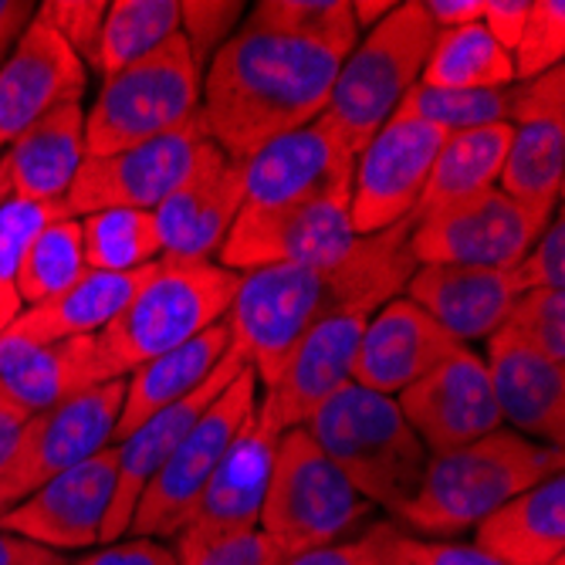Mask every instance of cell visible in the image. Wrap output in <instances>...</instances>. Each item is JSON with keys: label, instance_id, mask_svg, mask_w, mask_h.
I'll return each mask as SVG.
<instances>
[{"label": "cell", "instance_id": "cell-14", "mask_svg": "<svg viewBox=\"0 0 565 565\" xmlns=\"http://www.w3.org/2000/svg\"><path fill=\"white\" fill-rule=\"evenodd\" d=\"M396 403L430 457L475 444L504 424L484 359L468 345H454L427 376L406 386Z\"/></svg>", "mask_w": 565, "mask_h": 565}, {"label": "cell", "instance_id": "cell-44", "mask_svg": "<svg viewBox=\"0 0 565 565\" xmlns=\"http://www.w3.org/2000/svg\"><path fill=\"white\" fill-rule=\"evenodd\" d=\"M383 545L399 565H501L475 545L444 542V539H417L399 532L393 522H383Z\"/></svg>", "mask_w": 565, "mask_h": 565}, {"label": "cell", "instance_id": "cell-13", "mask_svg": "<svg viewBox=\"0 0 565 565\" xmlns=\"http://www.w3.org/2000/svg\"><path fill=\"white\" fill-rule=\"evenodd\" d=\"M447 132L420 119L393 116L352 163L349 221L355 237L380 234L414 217Z\"/></svg>", "mask_w": 565, "mask_h": 565}, {"label": "cell", "instance_id": "cell-31", "mask_svg": "<svg viewBox=\"0 0 565 565\" xmlns=\"http://www.w3.org/2000/svg\"><path fill=\"white\" fill-rule=\"evenodd\" d=\"M565 183V122L511 126V146L498 190L529 207L555 211Z\"/></svg>", "mask_w": 565, "mask_h": 565}, {"label": "cell", "instance_id": "cell-30", "mask_svg": "<svg viewBox=\"0 0 565 565\" xmlns=\"http://www.w3.org/2000/svg\"><path fill=\"white\" fill-rule=\"evenodd\" d=\"M511 146V126H481L468 132H450L430 167L414 221H427L454 203H465L491 186H498L504 157Z\"/></svg>", "mask_w": 565, "mask_h": 565}, {"label": "cell", "instance_id": "cell-43", "mask_svg": "<svg viewBox=\"0 0 565 565\" xmlns=\"http://www.w3.org/2000/svg\"><path fill=\"white\" fill-rule=\"evenodd\" d=\"M106 11H109L106 0H47V4L38 8L34 18L55 31L82 58V65H92Z\"/></svg>", "mask_w": 565, "mask_h": 565}, {"label": "cell", "instance_id": "cell-58", "mask_svg": "<svg viewBox=\"0 0 565 565\" xmlns=\"http://www.w3.org/2000/svg\"><path fill=\"white\" fill-rule=\"evenodd\" d=\"M0 399H8V396H4V383H0Z\"/></svg>", "mask_w": 565, "mask_h": 565}, {"label": "cell", "instance_id": "cell-6", "mask_svg": "<svg viewBox=\"0 0 565 565\" xmlns=\"http://www.w3.org/2000/svg\"><path fill=\"white\" fill-rule=\"evenodd\" d=\"M437 28L420 0L396 4L342 58L319 122L359 157L366 142L393 119L406 92L420 82Z\"/></svg>", "mask_w": 565, "mask_h": 565}, {"label": "cell", "instance_id": "cell-39", "mask_svg": "<svg viewBox=\"0 0 565 565\" xmlns=\"http://www.w3.org/2000/svg\"><path fill=\"white\" fill-rule=\"evenodd\" d=\"M173 555L180 565H281L285 552L262 529L217 532L186 525L173 535Z\"/></svg>", "mask_w": 565, "mask_h": 565}, {"label": "cell", "instance_id": "cell-12", "mask_svg": "<svg viewBox=\"0 0 565 565\" xmlns=\"http://www.w3.org/2000/svg\"><path fill=\"white\" fill-rule=\"evenodd\" d=\"M203 142H207V129L196 116L186 126L149 142L109 152V157H85L62 200L65 217L82 221L88 214L116 207L157 211L186 180Z\"/></svg>", "mask_w": 565, "mask_h": 565}, {"label": "cell", "instance_id": "cell-32", "mask_svg": "<svg viewBox=\"0 0 565 565\" xmlns=\"http://www.w3.org/2000/svg\"><path fill=\"white\" fill-rule=\"evenodd\" d=\"M420 85L457 92L511 88L515 85V68H511L508 51L498 47L481 21H475L465 28L437 31L427 65L420 72Z\"/></svg>", "mask_w": 565, "mask_h": 565}, {"label": "cell", "instance_id": "cell-49", "mask_svg": "<svg viewBox=\"0 0 565 565\" xmlns=\"http://www.w3.org/2000/svg\"><path fill=\"white\" fill-rule=\"evenodd\" d=\"M281 565H373V539L366 532L352 542H335V545L308 548L298 555H285Z\"/></svg>", "mask_w": 565, "mask_h": 565}, {"label": "cell", "instance_id": "cell-18", "mask_svg": "<svg viewBox=\"0 0 565 565\" xmlns=\"http://www.w3.org/2000/svg\"><path fill=\"white\" fill-rule=\"evenodd\" d=\"M244 203V163L224 157L211 139L200 146L186 180L160 203L157 217L163 258L214 262Z\"/></svg>", "mask_w": 565, "mask_h": 565}, {"label": "cell", "instance_id": "cell-20", "mask_svg": "<svg viewBox=\"0 0 565 565\" xmlns=\"http://www.w3.org/2000/svg\"><path fill=\"white\" fill-rule=\"evenodd\" d=\"M85 82L82 58L34 18L11 55L0 62V152L51 109L82 102Z\"/></svg>", "mask_w": 565, "mask_h": 565}, {"label": "cell", "instance_id": "cell-17", "mask_svg": "<svg viewBox=\"0 0 565 565\" xmlns=\"http://www.w3.org/2000/svg\"><path fill=\"white\" fill-rule=\"evenodd\" d=\"M244 366H247V359L241 355L237 345H231L227 355L217 363V370L203 380L190 396L157 409V414H152L149 420H142L126 440L113 444V450H116V494L109 504L106 525H102L98 545H113L129 532L132 511H136L146 484L157 478V471L167 465L170 454L186 440L193 424L203 417V409H207L234 383V376Z\"/></svg>", "mask_w": 565, "mask_h": 565}, {"label": "cell", "instance_id": "cell-4", "mask_svg": "<svg viewBox=\"0 0 565 565\" xmlns=\"http://www.w3.org/2000/svg\"><path fill=\"white\" fill-rule=\"evenodd\" d=\"M237 285L241 275L217 262L160 258L122 312L92 335L102 383L129 376L149 359L227 319Z\"/></svg>", "mask_w": 565, "mask_h": 565}, {"label": "cell", "instance_id": "cell-16", "mask_svg": "<svg viewBox=\"0 0 565 565\" xmlns=\"http://www.w3.org/2000/svg\"><path fill=\"white\" fill-rule=\"evenodd\" d=\"M355 157L316 119L295 129L244 163V203L237 217H271L352 186Z\"/></svg>", "mask_w": 565, "mask_h": 565}, {"label": "cell", "instance_id": "cell-10", "mask_svg": "<svg viewBox=\"0 0 565 565\" xmlns=\"http://www.w3.org/2000/svg\"><path fill=\"white\" fill-rule=\"evenodd\" d=\"M126 376L75 393L55 406L28 417L8 471L0 475V515L44 481L82 465L92 454L113 447V434L122 414Z\"/></svg>", "mask_w": 565, "mask_h": 565}, {"label": "cell", "instance_id": "cell-33", "mask_svg": "<svg viewBox=\"0 0 565 565\" xmlns=\"http://www.w3.org/2000/svg\"><path fill=\"white\" fill-rule=\"evenodd\" d=\"M180 31V4L177 0H116L106 11L95 44L92 65L102 82L122 72L126 65L146 58L163 41Z\"/></svg>", "mask_w": 565, "mask_h": 565}, {"label": "cell", "instance_id": "cell-34", "mask_svg": "<svg viewBox=\"0 0 565 565\" xmlns=\"http://www.w3.org/2000/svg\"><path fill=\"white\" fill-rule=\"evenodd\" d=\"M85 265L92 271H139L163 258L152 211H98L78 221Z\"/></svg>", "mask_w": 565, "mask_h": 565}, {"label": "cell", "instance_id": "cell-21", "mask_svg": "<svg viewBox=\"0 0 565 565\" xmlns=\"http://www.w3.org/2000/svg\"><path fill=\"white\" fill-rule=\"evenodd\" d=\"M488 376L498 414L522 437H539L548 447L565 440V366L532 349L511 329L488 339Z\"/></svg>", "mask_w": 565, "mask_h": 565}, {"label": "cell", "instance_id": "cell-53", "mask_svg": "<svg viewBox=\"0 0 565 565\" xmlns=\"http://www.w3.org/2000/svg\"><path fill=\"white\" fill-rule=\"evenodd\" d=\"M51 555H58V552H47L21 535H11L0 529V565H41L47 562Z\"/></svg>", "mask_w": 565, "mask_h": 565}, {"label": "cell", "instance_id": "cell-56", "mask_svg": "<svg viewBox=\"0 0 565 565\" xmlns=\"http://www.w3.org/2000/svg\"><path fill=\"white\" fill-rule=\"evenodd\" d=\"M11 200V183H8V170H4V157H0V207Z\"/></svg>", "mask_w": 565, "mask_h": 565}, {"label": "cell", "instance_id": "cell-57", "mask_svg": "<svg viewBox=\"0 0 565 565\" xmlns=\"http://www.w3.org/2000/svg\"><path fill=\"white\" fill-rule=\"evenodd\" d=\"M41 565H65V562H62V555H51V558H47V562H41Z\"/></svg>", "mask_w": 565, "mask_h": 565}, {"label": "cell", "instance_id": "cell-2", "mask_svg": "<svg viewBox=\"0 0 565 565\" xmlns=\"http://www.w3.org/2000/svg\"><path fill=\"white\" fill-rule=\"evenodd\" d=\"M345 55L342 44L244 24L203 78L200 122L207 139L227 160L247 163L268 142L316 122Z\"/></svg>", "mask_w": 565, "mask_h": 565}, {"label": "cell", "instance_id": "cell-15", "mask_svg": "<svg viewBox=\"0 0 565 565\" xmlns=\"http://www.w3.org/2000/svg\"><path fill=\"white\" fill-rule=\"evenodd\" d=\"M113 494L116 450L106 447L8 508L0 515V529L47 552H85L102 539Z\"/></svg>", "mask_w": 565, "mask_h": 565}, {"label": "cell", "instance_id": "cell-7", "mask_svg": "<svg viewBox=\"0 0 565 565\" xmlns=\"http://www.w3.org/2000/svg\"><path fill=\"white\" fill-rule=\"evenodd\" d=\"M200 95L203 68L177 31L146 58L102 82L98 98L85 113L88 157H109L186 126L200 116Z\"/></svg>", "mask_w": 565, "mask_h": 565}, {"label": "cell", "instance_id": "cell-19", "mask_svg": "<svg viewBox=\"0 0 565 565\" xmlns=\"http://www.w3.org/2000/svg\"><path fill=\"white\" fill-rule=\"evenodd\" d=\"M373 319L370 308H339V312L319 319L312 329L301 335L295 352L271 390L262 396L268 399L278 430L305 427L316 409L339 393L345 383H352L355 352L363 342L366 322Z\"/></svg>", "mask_w": 565, "mask_h": 565}, {"label": "cell", "instance_id": "cell-38", "mask_svg": "<svg viewBox=\"0 0 565 565\" xmlns=\"http://www.w3.org/2000/svg\"><path fill=\"white\" fill-rule=\"evenodd\" d=\"M247 28L319 38L329 44H342L349 51L359 41V24L349 0H262L250 11Z\"/></svg>", "mask_w": 565, "mask_h": 565}, {"label": "cell", "instance_id": "cell-48", "mask_svg": "<svg viewBox=\"0 0 565 565\" xmlns=\"http://www.w3.org/2000/svg\"><path fill=\"white\" fill-rule=\"evenodd\" d=\"M529 4L532 0H488L484 8V31L498 41L501 51H515L519 38H522V28H525V18H529Z\"/></svg>", "mask_w": 565, "mask_h": 565}, {"label": "cell", "instance_id": "cell-41", "mask_svg": "<svg viewBox=\"0 0 565 565\" xmlns=\"http://www.w3.org/2000/svg\"><path fill=\"white\" fill-rule=\"evenodd\" d=\"M504 329L522 335L532 349L565 366V291L532 288L522 291L511 305Z\"/></svg>", "mask_w": 565, "mask_h": 565}, {"label": "cell", "instance_id": "cell-45", "mask_svg": "<svg viewBox=\"0 0 565 565\" xmlns=\"http://www.w3.org/2000/svg\"><path fill=\"white\" fill-rule=\"evenodd\" d=\"M511 271H515V281L522 291H532V288L565 291V221H562V207H555V217L545 224L542 237L529 247V254Z\"/></svg>", "mask_w": 565, "mask_h": 565}, {"label": "cell", "instance_id": "cell-35", "mask_svg": "<svg viewBox=\"0 0 565 565\" xmlns=\"http://www.w3.org/2000/svg\"><path fill=\"white\" fill-rule=\"evenodd\" d=\"M88 271L85 247H82V224L62 217L34 234L28 244L21 271H18V298L24 308H34L47 298H55L68 285H75Z\"/></svg>", "mask_w": 565, "mask_h": 565}, {"label": "cell", "instance_id": "cell-23", "mask_svg": "<svg viewBox=\"0 0 565 565\" xmlns=\"http://www.w3.org/2000/svg\"><path fill=\"white\" fill-rule=\"evenodd\" d=\"M278 437L281 430L275 424L271 406L265 396H258V406H254V414L241 424V430L227 444L221 465L211 475L207 488H203L193 519L186 525L217 529V532L258 529Z\"/></svg>", "mask_w": 565, "mask_h": 565}, {"label": "cell", "instance_id": "cell-27", "mask_svg": "<svg viewBox=\"0 0 565 565\" xmlns=\"http://www.w3.org/2000/svg\"><path fill=\"white\" fill-rule=\"evenodd\" d=\"M475 548L501 565H552L565 558V475L511 498L475 529Z\"/></svg>", "mask_w": 565, "mask_h": 565}, {"label": "cell", "instance_id": "cell-40", "mask_svg": "<svg viewBox=\"0 0 565 565\" xmlns=\"http://www.w3.org/2000/svg\"><path fill=\"white\" fill-rule=\"evenodd\" d=\"M565 55V4L562 0H535L529 4V18L522 38L511 51L515 82H532L562 65Z\"/></svg>", "mask_w": 565, "mask_h": 565}, {"label": "cell", "instance_id": "cell-47", "mask_svg": "<svg viewBox=\"0 0 565 565\" xmlns=\"http://www.w3.org/2000/svg\"><path fill=\"white\" fill-rule=\"evenodd\" d=\"M75 565H180L173 548H167L160 539H119L113 545H102L98 552L82 555Z\"/></svg>", "mask_w": 565, "mask_h": 565}, {"label": "cell", "instance_id": "cell-25", "mask_svg": "<svg viewBox=\"0 0 565 565\" xmlns=\"http://www.w3.org/2000/svg\"><path fill=\"white\" fill-rule=\"evenodd\" d=\"M0 383L4 396L28 417L75 393L102 386L92 335L41 342L18 329L0 332Z\"/></svg>", "mask_w": 565, "mask_h": 565}, {"label": "cell", "instance_id": "cell-9", "mask_svg": "<svg viewBox=\"0 0 565 565\" xmlns=\"http://www.w3.org/2000/svg\"><path fill=\"white\" fill-rule=\"evenodd\" d=\"M258 406V376L244 366L234 383L203 409V417L193 424L186 440L170 454L167 465L157 471L132 511L129 532L132 539H173L193 519L196 501L207 488L211 475L217 471L221 457L241 424Z\"/></svg>", "mask_w": 565, "mask_h": 565}, {"label": "cell", "instance_id": "cell-26", "mask_svg": "<svg viewBox=\"0 0 565 565\" xmlns=\"http://www.w3.org/2000/svg\"><path fill=\"white\" fill-rule=\"evenodd\" d=\"M0 157H4L11 196L62 203L88 157L82 102H68V106L51 109L47 116L31 122Z\"/></svg>", "mask_w": 565, "mask_h": 565}, {"label": "cell", "instance_id": "cell-8", "mask_svg": "<svg viewBox=\"0 0 565 565\" xmlns=\"http://www.w3.org/2000/svg\"><path fill=\"white\" fill-rule=\"evenodd\" d=\"M370 515L373 504L342 478L305 427L278 437L258 529L285 555L335 545Z\"/></svg>", "mask_w": 565, "mask_h": 565}, {"label": "cell", "instance_id": "cell-59", "mask_svg": "<svg viewBox=\"0 0 565 565\" xmlns=\"http://www.w3.org/2000/svg\"><path fill=\"white\" fill-rule=\"evenodd\" d=\"M552 565H565V558H555V562H552Z\"/></svg>", "mask_w": 565, "mask_h": 565}, {"label": "cell", "instance_id": "cell-22", "mask_svg": "<svg viewBox=\"0 0 565 565\" xmlns=\"http://www.w3.org/2000/svg\"><path fill=\"white\" fill-rule=\"evenodd\" d=\"M454 345L460 342H454L424 308H417L406 295H396L366 322L355 352L352 383L383 396H399L406 386L427 376Z\"/></svg>", "mask_w": 565, "mask_h": 565}, {"label": "cell", "instance_id": "cell-50", "mask_svg": "<svg viewBox=\"0 0 565 565\" xmlns=\"http://www.w3.org/2000/svg\"><path fill=\"white\" fill-rule=\"evenodd\" d=\"M420 8L437 31H447V28H465L481 21L488 0H424Z\"/></svg>", "mask_w": 565, "mask_h": 565}, {"label": "cell", "instance_id": "cell-46", "mask_svg": "<svg viewBox=\"0 0 565 565\" xmlns=\"http://www.w3.org/2000/svg\"><path fill=\"white\" fill-rule=\"evenodd\" d=\"M522 122H565V72H562V65L532 82L511 85L508 126H522Z\"/></svg>", "mask_w": 565, "mask_h": 565}, {"label": "cell", "instance_id": "cell-5", "mask_svg": "<svg viewBox=\"0 0 565 565\" xmlns=\"http://www.w3.org/2000/svg\"><path fill=\"white\" fill-rule=\"evenodd\" d=\"M305 430L373 508L396 511L417 494L430 454L396 396L345 383L308 417Z\"/></svg>", "mask_w": 565, "mask_h": 565}, {"label": "cell", "instance_id": "cell-11", "mask_svg": "<svg viewBox=\"0 0 565 565\" xmlns=\"http://www.w3.org/2000/svg\"><path fill=\"white\" fill-rule=\"evenodd\" d=\"M552 214L555 211L529 207L491 186L427 221H417L409 234V254L417 265H471L508 271L542 237Z\"/></svg>", "mask_w": 565, "mask_h": 565}, {"label": "cell", "instance_id": "cell-52", "mask_svg": "<svg viewBox=\"0 0 565 565\" xmlns=\"http://www.w3.org/2000/svg\"><path fill=\"white\" fill-rule=\"evenodd\" d=\"M28 424V414L21 406H14L11 399H0V475L8 471L11 457L18 450V440H21V430Z\"/></svg>", "mask_w": 565, "mask_h": 565}, {"label": "cell", "instance_id": "cell-54", "mask_svg": "<svg viewBox=\"0 0 565 565\" xmlns=\"http://www.w3.org/2000/svg\"><path fill=\"white\" fill-rule=\"evenodd\" d=\"M396 4H380V0H355L352 4V14H355V24H370V28H376L390 11H393Z\"/></svg>", "mask_w": 565, "mask_h": 565}, {"label": "cell", "instance_id": "cell-37", "mask_svg": "<svg viewBox=\"0 0 565 565\" xmlns=\"http://www.w3.org/2000/svg\"><path fill=\"white\" fill-rule=\"evenodd\" d=\"M62 217H65L62 203H34V200L11 196L0 207V332L11 329L24 312V305L18 298V271L28 244L41 227Z\"/></svg>", "mask_w": 565, "mask_h": 565}, {"label": "cell", "instance_id": "cell-51", "mask_svg": "<svg viewBox=\"0 0 565 565\" xmlns=\"http://www.w3.org/2000/svg\"><path fill=\"white\" fill-rule=\"evenodd\" d=\"M34 14H38V4H31V0H0V62L14 51V44L21 41Z\"/></svg>", "mask_w": 565, "mask_h": 565}, {"label": "cell", "instance_id": "cell-36", "mask_svg": "<svg viewBox=\"0 0 565 565\" xmlns=\"http://www.w3.org/2000/svg\"><path fill=\"white\" fill-rule=\"evenodd\" d=\"M393 116L420 119L427 126L450 132H468L481 126H498L511 119V88H481V92H457V88H430L414 85L399 102Z\"/></svg>", "mask_w": 565, "mask_h": 565}, {"label": "cell", "instance_id": "cell-1", "mask_svg": "<svg viewBox=\"0 0 565 565\" xmlns=\"http://www.w3.org/2000/svg\"><path fill=\"white\" fill-rule=\"evenodd\" d=\"M414 217L380 234L359 237L342 262L312 265H268L241 275L237 295L227 308L231 345L241 349L247 366L265 390H271L301 335L339 308H383L417 271L409 254Z\"/></svg>", "mask_w": 565, "mask_h": 565}, {"label": "cell", "instance_id": "cell-28", "mask_svg": "<svg viewBox=\"0 0 565 565\" xmlns=\"http://www.w3.org/2000/svg\"><path fill=\"white\" fill-rule=\"evenodd\" d=\"M231 349V326L227 319H221L217 326H211L207 332L193 335L190 342L149 359L139 370L129 373L126 380V399H122V414L113 434V444L126 440L142 420H149L157 409L180 403L183 396H190L203 380H207L217 363Z\"/></svg>", "mask_w": 565, "mask_h": 565}, {"label": "cell", "instance_id": "cell-42", "mask_svg": "<svg viewBox=\"0 0 565 565\" xmlns=\"http://www.w3.org/2000/svg\"><path fill=\"white\" fill-rule=\"evenodd\" d=\"M241 14L244 4H237V0H186V4H180V34L200 68L211 65V58L231 41Z\"/></svg>", "mask_w": 565, "mask_h": 565}, {"label": "cell", "instance_id": "cell-55", "mask_svg": "<svg viewBox=\"0 0 565 565\" xmlns=\"http://www.w3.org/2000/svg\"><path fill=\"white\" fill-rule=\"evenodd\" d=\"M370 539H373V565H399V562L386 552V545H383V522L370 529Z\"/></svg>", "mask_w": 565, "mask_h": 565}, {"label": "cell", "instance_id": "cell-24", "mask_svg": "<svg viewBox=\"0 0 565 565\" xmlns=\"http://www.w3.org/2000/svg\"><path fill=\"white\" fill-rule=\"evenodd\" d=\"M522 295L515 271L501 268H471V265H417L406 281V298L454 339L478 342L491 339L515 298Z\"/></svg>", "mask_w": 565, "mask_h": 565}, {"label": "cell", "instance_id": "cell-3", "mask_svg": "<svg viewBox=\"0 0 565 565\" xmlns=\"http://www.w3.org/2000/svg\"><path fill=\"white\" fill-rule=\"evenodd\" d=\"M562 460V447L498 427L475 444L434 454L417 494L390 511V522L417 539H457L475 532L511 498L558 475Z\"/></svg>", "mask_w": 565, "mask_h": 565}, {"label": "cell", "instance_id": "cell-29", "mask_svg": "<svg viewBox=\"0 0 565 565\" xmlns=\"http://www.w3.org/2000/svg\"><path fill=\"white\" fill-rule=\"evenodd\" d=\"M157 262L139 268V271H85L75 285L58 291L34 308H24L11 329L41 339V342H62L78 335H95L106 329L129 298L146 285Z\"/></svg>", "mask_w": 565, "mask_h": 565}]
</instances>
